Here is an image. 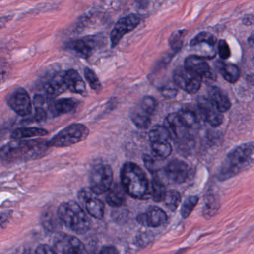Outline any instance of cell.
Masks as SVG:
<instances>
[{
	"label": "cell",
	"instance_id": "6da1fadb",
	"mask_svg": "<svg viewBox=\"0 0 254 254\" xmlns=\"http://www.w3.org/2000/svg\"><path fill=\"white\" fill-rule=\"evenodd\" d=\"M49 147L48 142L43 139L14 141L0 150V158L9 163L35 160L42 157Z\"/></svg>",
	"mask_w": 254,
	"mask_h": 254
},
{
	"label": "cell",
	"instance_id": "7a4b0ae2",
	"mask_svg": "<svg viewBox=\"0 0 254 254\" xmlns=\"http://www.w3.org/2000/svg\"><path fill=\"white\" fill-rule=\"evenodd\" d=\"M254 142L242 144L232 150L219 169L218 179L224 181L250 169L254 163Z\"/></svg>",
	"mask_w": 254,
	"mask_h": 254
},
{
	"label": "cell",
	"instance_id": "3957f363",
	"mask_svg": "<svg viewBox=\"0 0 254 254\" xmlns=\"http://www.w3.org/2000/svg\"><path fill=\"white\" fill-rule=\"evenodd\" d=\"M122 186L126 194L136 200H145L151 197V188L146 174L136 163L128 162L121 171Z\"/></svg>",
	"mask_w": 254,
	"mask_h": 254
},
{
	"label": "cell",
	"instance_id": "277c9868",
	"mask_svg": "<svg viewBox=\"0 0 254 254\" xmlns=\"http://www.w3.org/2000/svg\"><path fill=\"white\" fill-rule=\"evenodd\" d=\"M57 212L62 222L75 233L84 234L90 229L91 225L90 218L76 202L62 203Z\"/></svg>",
	"mask_w": 254,
	"mask_h": 254
},
{
	"label": "cell",
	"instance_id": "5b68a950",
	"mask_svg": "<svg viewBox=\"0 0 254 254\" xmlns=\"http://www.w3.org/2000/svg\"><path fill=\"white\" fill-rule=\"evenodd\" d=\"M90 130L87 126L82 124L70 125L59 132L48 142L49 146L64 148L75 145L85 140L88 137Z\"/></svg>",
	"mask_w": 254,
	"mask_h": 254
},
{
	"label": "cell",
	"instance_id": "8992f818",
	"mask_svg": "<svg viewBox=\"0 0 254 254\" xmlns=\"http://www.w3.org/2000/svg\"><path fill=\"white\" fill-rule=\"evenodd\" d=\"M114 173L109 165H96L90 175V189L96 195L107 192L112 186Z\"/></svg>",
	"mask_w": 254,
	"mask_h": 254
},
{
	"label": "cell",
	"instance_id": "52a82bcc",
	"mask_svg": "<svg viewBox=\"0 0 254 254\" xmlns=\"http://www.w3.org/2000/svg\"><path fill=\"white\" fill-rule=\"evenodd\" d=\"M174 81L175 84L184 91L190 94H194L201 87V77L194 72L184 67L177 69L174 72Z\"/></svg>",
	"mask_w": 254,
	"mask_h": 254
},
{
	"label": "cell",
	"instance_id": "ba28073f",
	"mask_svg": "<svg viewBox=\"0 0 254 254\" xmlns=\"http://www.w3.org/2000/svg\"><path fill=\"white\" fill-rule=\"evenodd\" d=\"M140 17L136 14H130L120 19L111 32V42L112 48L120 44L125 35L136 29L140 23Z\"/></svg>",
	"mask_w": 254,
	"mask_h": 254
},
{
	"label": "cell",
	"instance_id": "9c48e42d",
	"mask_svg": "<svg viewBox=\"0 0 254 254\" xmlns=\"http://www.w3.org/2000/svg\"><path fill=\"white\" fill-rule=\"evenodd\" d=\"M78 199L84 205L87 212L96 219H102L105 212V204L96 197L90 189H83L78 193Z\"/></svg>",
	"mask_w": 254,
	"mask_h": 254
},
{
	"label": "cell",
	"instance_id": "30bf717a",
	"mask_svg": "<svg viewBox=\"0 0 254 254\" xmlns=\"http://www.w3.org/2000/svg\"><path fill=\"white\" fill-rule=\"evenodd\" d=\"M197 108L204 121L212 127H218L223 123L222 113L220 112L209 98L200 96L197 98Z\"/></svg>",
	"mask_w": 254,
	"mask_h": 254
},
{
	"label": "cell",
	"instance_id": "8fae6325",
	"mask_svg": "<svg viewBox=\"0 0 254 254\" xmlns=\"http://www.w3.org/2000/svg\"><path fill=\"white\" fill-rule=\"evenodd\" d=\"M9 106L20 116H27L32 113V105L29 93L23 88L14 90L8 98Z\"/></svg>",
	"mask_w": 254,
	"mask_h": 254
},
{
	"label": "cell",
	"instance_id": "7c38bea8",
	"mask_svg": "<svg viewBox=\"0 0 254 254\" xmlns=\"http://www.w3.org/2000/svg\"><path fill=\"white\" fill-rule=\"evenodd\" d=\"M56 253L61 254H84L85 246L79 239L75 236L61 235L54 243Z\"/></svg>",
	"mask_w": 254,
	"mask_h": 254
},
{
	"label": "cell",
	"instance_id": "4fadbf2b",
	"mask_svg": "<svg viewBox=\"0 0 254 254\" xmlns=\"http://www.w3.org/2000/svg\"><path fill=\"white\" fill-rule=\"evenodd\" d=\"M184 68L200 75L202 79L215 81L216 78L215 74L212 72L205 58L197 56H189L184 62Z\"/></svg>",
	"mask_w": 254,
	"mask_h": 254
},
{
	"label": "cell",
	"instance_id": "5bb4252c",
	"mask_svg": "<svg viewBox=\"0 0 254 254\" xmlns=\"http://www.w3.org/2000/svg\"><path fill=\"white\" fill-rule=\"evenodd\" d=\"M167 219V215L163 209L157 206H150L145 211V213L139 214L136 218L139 224L153 228L160 227L166 224Z\"/></svg>",
	"mask_w": 254,
	"mask_h": 254
},
{
	"label": "cell",
	"instance_id": "9a60e30c",
	"mask_svg": "<svg viewBox=\"0 0 254 254\" xmlns=\"http://www.w3.org/2000/svg\"><path fill=\"white\" fill-rule=\"evenodd\" d=\"M189 170L190 169L187 163L179 159H174L168 163L165 169V174L171 182L182 184L188 178Z\"/></svg>",
	"mask_w": 254,
	"mask_h": 254
},
{
	"label": "cell",
	"instance_id": "2e32d148",
	"mask_svg": "<svg viewBox=\"0 0 254 254\" xmlns=\"http://www.w3.org/2000/svg\"><path fill=\"white\" fill-rule=\"evenodd\" d=\"M164 126L170 133L171 139L173 140H182L188 135L189 128L182 123L178 113L169 114L165 120Z\"/></svg>",
	"mask_w": 254,
	"mask_h": 254
},
{
	"label": "cell",
	"instance_id": "e0dca14e",
	"mask_svg": "<svg viewBox=\"0 0 254 254\" xmlns=\"http://www.w3.org/2000/svg\"><path fill=\"white\" fill-rule=\"evenodd\" d=\"M97 41L93 37H86L82 39L75 40L68 44V48L78 53L83 58L90 57L96 50Z\"/></svg>",
	"mask_w": 254,
	"mask_h": 254
},
{
	"label": "cell",
	"instance_id": "ac0fdd59",
	"mask_svg": "<svg viewBox=\"0 0 254 254\" xmlns=\"http://www.w3.org/2000/svg\"><path fill=\"white\" fill-rule=\"evenodd\" d=\"M64 80L68 90L77 94L86 96L87 88L84 80L75 69H69L64 72Z\"/></svg>",
	"mask_w": 254,
	"mask_h": 254
},
{
	"label": "cell",
	"instance_id": "d6986e66",
	"mask_svg": "<svg viewBox=\"0 0 254 254\" xmlns=\"http://www.w3.org/2000/svg\"><path fill=\"white\" fill-rule=\"evenodd\" d=\"M209 99L221 113L227 112L231 107V102L228 96L219 87H210L209 90Z\"/></svg>",
	"mask_w": 254,
	"mask_h": 254
},
{
	"label": "cell",
	"instance_id": "ffe728a7",
	"mask_svg": "<svg viewBox=\"0 0 254 254\" xmlns=\"http://www.w3.org/2000/svg\"><path fill=\"white\" fill-rule=\"evenodd\" d=\"M106 201L112 207H120L126 202V192L122 184H115L108 190Z\"/></svg>",
	"mask_w": 254,
	"mask_h": 254
},
{
	"label": "cell",
	"instance_id": "44dd1931",
	"mask_svg": "<svg viewBox=\"0 0 254 254\" xmlns=\"http://www.w3.org/2000/svg\"><path fill=\"white\" fill-rule=\"evenodd\" d=\"M67 89L64 80V72H60L55 75L46 87V93L48 97L55 98L64 93Z\"/></svg>",
	"mask_w": 254,
	"mask_h": 254
},
{
	"label": "cell",
	"instance_id": "7402d4cb",
	"mask_svg": "<svg viewBox=\"0 0 254 254\" xmlns=\"http://www.w3.org/2000/svg\"><path fill=\"white\" fill-rule=\"evenodd\" d=\"M216 69L223 78L230 84L237 82L240 77V70L236 65L233 64L218 62L215 64Z\"/></svg>",
	"mask_w": 254,
	"mask_h": 254
},
{
	"label": "cell",
	"instance_id": "603a6c76",
	"mask_svg": "<svg viewBox=\"0 0 254 254\" xmlns=\"http://www.w3.org/2000/svg\"><path fill=\"white\" fill-rule=\"evenodd\" d=\"M48 134V131L45 129L39 127H31L18 128L13 132L11 138L14 139H23L27 138L44 136Z\"/></svg>",
	"mask_w": 254,
	"mask_h": 254
},
{
	"label": "cell",
	"instance_id": "cb8c5ba5",
	"mask_svg": "<svg viewBox=\"0 0 254 254\" xmlns=\"http://www.w3.org/2000/svg\"><path fill=\"white\" fill-rule=\"evenodd\" d=\"M152 156L160 160L169 157L172 152V147L169 141L151 142Z\"/></svg>",
	"mask_w": 254,
	"mask_h": 254
},
{
	"label": "cell",
	"instance_id": "d4e9b609",
	"mask_svg": "<svg viewBox=\"0 0 254 254\" xmlns=\"http://www.w3.org/2000/svg\"><path fill=\"white\" fill-rule=\"evenodd\" d=\"M78 102L74 99H62L56 101L51 105V111L56 114H64L75 109Z\"/></svg>",
	"mask_w": 254,
	"mask_h": 254
},
{
	"label": "cell",
	"instance_id": "484cf974",
	"mask_svg": "<svg viewBox=\"0 0 254 254\" xmlns=\"http://www.w3.org/2000/svg\"><path fill=\"white\" fill-rule=\"evenodd\" d=\"M166 193V186L158 177L154 175L151 183V197L154 202L160 203L163 201Z\"/></svg>",
	"mask_w": 254,
	"mask_h": 254
},
{
	"label": "cell",
	"instance_id": "4316f807",
	"mask_svg": "<svg viewBox=\"0 0 254 254\" xmlns=\"http://www.w3.org/2000/svg\"><path fill=\"white\" fill-rule=\"evenodd\" d=\"M150 142L169 141L171 139L170 133L164 126H155L149 132Z\"/></svg>",
	"mask_w": 254,
	"mask_h": 254
},
{
	"label": "cell",
	"instance_id": "83f0119b",
	"mask_svg": "<svg viewBox=\"0 0 254 254\" xmlns=\"http://www.w3.org/2000/svg\"><path fill=\"white\" fill-rule=\"evenodd\" d=\"M131 120L135 126L139 129H147L151 126V116L141 109L133 113Z\"/></svg>",
	"mask_w": 254,
	"mask_h": 254
},
{
	"label": "cell",
	"instance_id": "f1b7e54d",
	"mask_svg": "<svg viewBox=\"0 0 254 254\" xmlns=\"http://www.w3.org/2000/svg\"><path fill=\"white\" fill-rule=\"evenodd\" d=\"M166 207L171 211H175L179 206L181 202V196L176 190H169L166 191L163 199Z\"/></svg>",
	"mask_w": 254,
	"mask_h": 254
},
{
	"label": "cell",
	"instance_id": "f546056e",
	"mask_svg": "<svg viewBox=\"0 0 254 254\" xmlns=\"http://www.w3.org/2000/svg\"><path fill=\"white\" fill-rule=\"evenodd\" d=\"M63 224L61 221L60 218L58 215V212L56 214L52 211H48L44 214L43 218V225L47 230H53L59 229L60 227V224Z\"/></svg>",
	"mask_w": 254,
	"mask_h": 254
},
{
	"label": "cell",
	"instance_id": "4dcf8cb0",
	"mask_svg": "<svg viewBox=\"0 0 254 254\" xmlns=\"http://www.w3.org/2000/svg\"><path fill=\"white\" fill-rule=\"evenodd\" d=\"M202 43H205V44H207L208 45L211 46V47H214L216 44L217 39L212 34L209 33V32H200L191 40V42H190V46L194 47V46L198 45V44H202Z\"/></svg>",
	"mask_w": 254,
	"mask_h": 254
},
{
	"label": "cell",
	"instance_id": "1f68e13d",
	"mask_svg": "<svg viewBox=\"0 0 254 254\" xmlns=\"http://www.w3.org/2000/svg\"><path fill=\"white\" fill-rule=\"evenodd\" d=\"M187 30H179L172 33L169 38V46L172 50L178 52L181 50L184 44V38L187 35Z\"/></svg>",
	"mask_w": 254,
	"mask_h": 254
},
{
	"label": "cell",
	"instance_id": "d6a6232c",
	"mask_svg": "<svg viewBox=\"0 0 254 254\" xmlns=\"http://www.w3.org/2000/svg\"><path fill=\"white\" fill-rule=\"evenodd\" d=\"M198 201L199 198L197 196L191 195L186 199L181 209V216L183 217V218L186 219L190 216V214L192 212L193 209L197 206Z\"/></svg>",
	"mask_w": 254,
	"mask_h": 254
},
{
	"label": "cell",
	"instance_id": "836d02e7",
	"mask_svg": "<svg viewBox=\"0 0 254 254\" xmlns=\"http://www.w3.org/2000/svg\"><path fill=\"white\" fill-rule=\"evenodd\" d=\"M84 77H85L88 84H90L92 90H95L97 93H99L102 90V84H101L99 78H98L97 75L93 69L86 67L84 69Z\"/></svg>",
	"mask_w": 254,
	"mask_h": 254
},
{
	"label": "cell",
	"instance_id": "e575fe53",
	"mask_svg": "<svg viewBox=\"0 0 254 254\" xmlns=\"http://www.w3.org/2000/svg\"><path fill=\"white\" fill-rule=\"evenodd\" d=\"M180 119L182 123L187 126L188 128L194 127L197 123V116L194 111L190 110H182L178 113Z\"/></svg>",
	"mask_w": 254,
	"mask_h": 254
},
{
	"label": "cell",
	"instance_id": "d590c367",
	"mask_svg": "<svg viewBox=\"0 0 254 254\" xmlns=\"http://www.w3.org/2000/svg\"><path fill=\"white\" fill-rule=\"evenodd\" d=\"M157 102L154 98L151 96H145L141 102L140 109L144 112L151 116L157 109Z\"/></svg>",
	"mask_w": 254,
	"mask_h": 254
},
{
	"label": "cell",
	"instance_id": "8d00e7d4",
	"mask_svg": "<svg viewBox=\"0 0 254 254\" xmlns=\"http://www.w3.org/2000/svg\"><path fill=\"white\" fill-rule=\"evenodd\" d=\"M143 161L145 167L152 175H156L160 170V165H159L160 160L155 158L154 156H144Z\"/></svg>",
	"mask_w": 254,
	"mask_h": 254
},
{
	"label": "cell",
	"instance_id": "74e56055",
	"mask_svg": "<svg viewBox=\"0 0 254 254\" xmlns=\"http://www.w3.org/2000/svg\"><path fill=\"white\" fill-rule=\"evenodd\" d=\"M218 50L220 58L223 60H226V59H228L230 57L231 52H230V47H229L227 41H224V40H220L218 41Z\"/></svg>",
	"mask_w": 254,
	"mask_h": 254
},
{
	"label": "cell",
	"instance_id": "f35d334b",
	"mask_svg": "<svg viewBox=\"0 0 254 254\" xmlns=\"http://www.w3.org/2000/svg\"><path fill=\"white\" fill-rule=\"evenodd\" d=\"M35 253L39 254H56V251H55L54 248H52L50 245H41L37 248Z\"/></svg>",
	"mask_w": 254,
	"mask_h": 254
},
{
	"label": "cell",
	"instance_id": "ab89813d",
	"mask_svg": "<svg viewBox=\"0 0 254 254\" xmlns=\"http://www.w3.org/2000/svg\"><path fill=\"white\" fill-rule=\"evenodd\" d=\"M47 119V113L41 107H38L34 116V120L36 122L44 121Z\"/></svg>",
	"mask_w": 254,
	"mask_h": 254
},
{
	"label": "cell",
	"instance_id": "60d3db41",
	"mask_svg": "<svg viewBox=\"0 0 254 254\" xmlns=\"http://www.w3.org/2000/svg\"><path fill=\"white\" fill-rule=\"evenodd\" d=\"M162 93H163L165 97L173 98L176 96L178 91L175 90V89L163 88V90H162Z\"/></svg>",
	"mask_w": 254,
	"mask_h": 254
},
{
	"label": "cell",
	"instance_id": "b9f144b4",
	"mask_svg": "<svg viewBox=\"0 0 254 254\" xmlns=\"http://www.w3.org/2000/svg\"><path fill=\"white\" fill-rule=\"evenodd\" d=\"M118 251H117V248L113 246H105L103 247L102 248V250L100 251V254H117Z\"/></svg>",
	"mask_w": 254,
	"mask_h": 254
},
{
	"label": "cell",
	"instance_id": "7bdbcfd3",
	"mask_svg": "<svg viewBox=\"0 0 254 254\" xmlns=\"http://www.w3.org/2000/svg\"><path fill=\"white\" fill-rule=\"evenodd\" d=\"M11 19H12V16H5V17H0V29H2Z\"/></svg>",
	"mask_w": 254,
	"mask_h": 254
},
{
	"label": "cell",
	"instance_id": "ee69618b",
	"mask_svg": "<svg viewBox=\"0 0 254 254\" xmlns=\"http://www.w3.org/2000/svg\"><path fill=\"white\" fill-rule=\"evenodd\" d=\"M34 103L36 106L41 107L44 103V99L41 95H37L34 99Z\"/></svg>",
	"mask_w": 254,
	"mask_h": 254
},
{
	"label": "cell",
	"instance_id": "f6af8a7d",
	"mask_svg": "<svg viewBox=\"0 0 254 254\" xmlns=\"http://www.w3.org/2000/svg\"><path fill=\"white\" fill-rule=\"evenodd\" d=\"M8 218V215L7 214H0V224H3V223L6 222Z\"/></svg>",
	"mask_w": 254,
	"mask_h": 254
}]
</instances>
